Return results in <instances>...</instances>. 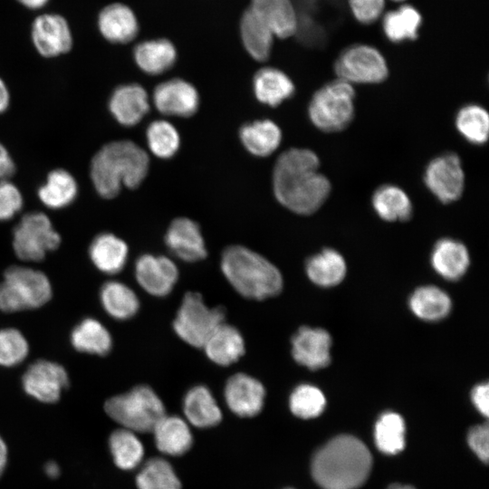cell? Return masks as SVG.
Segmentation results:
<instances>
[{
  "mask_svg": "<svg viewBox=\"0 0 489 489\" xmlns=\"http://www.w3.org/2000/svg\"><path fill=\"white\" fill-rule=\"evenodd\" d=\"M71 343L80 352L104 356L111 350L112 339L101 321L86 318L73 328Z\"/></svg>",
  "mask_w": 489,
  "mask_h": 489,
  "instance_id": "e575fe53",
  "label": "cell"
},
{
  "mask_svg": "<svg viewBox=\"0 0 489 489\" xmlns=\"http://www.w3.org/2000/svg\"><path fill=\"white\" fill-rule=\"evenodd\" d=\"M319 168L320 159L311 149L292 148L283 152L273 171V189L279 203L298 215L316 212L331 189Z\"/></svg>",
  "mask_w": 489,
  "mask_h": 489,
  "instance_id": "6da1fadb",
  "label": "cell"
},
{
  "mask_svg": "<svg viewBox=\"0 0 489 489\" xmlns=\"http://www.w3.org/2000/svg\"><path fill=\"white\" fill-rule=\"evenodd\" d=\"M158 449L167 455H180L192 446L190 428L183 418L165 415L153 429Z\"/></svg>",
  "mask_w": 489,
  "mask_h": 489,
  "instance_id": "f1b7e54d",
  "label": "cell"
},
{
  "mask_svg": "<svg viewBox=\"0 0 489 489\" xmlns=\"http://www.w3.org/2000/svg\"><path fill=\"white\" fill-rule=\"evenodd\" d=\"M370 452L358 438L341 435L320 448L312 462V474L324 489H356L368 478Z\"/></svg>",
  "mask_w": 489,
  "mask_h": 489,
  "instance_id": "7a4b0ae2",
  "label": "cell"
},
{
  "mask_svg": "<svg viewBox=\"0 0 489 489\" xmlns=\"http://www.w3.org/2000/svg\"><path fill=\"white\" fill-rule=\"evenodd\" d=\"M223 322L225 311L222 307H209L200 293L188 292L177 312L173 329L186 343L202 348L210 334Z\"/></svg>",
  "mask_w": 489,
  "mask_h": 489,
  "instance_id": "ba28073f",
  "label": "cell"
},
{
  "mask_svg": "<svg viewBox=\"0 0 489 489\" xmlns=\"http://www.w3.org/2000/svg\"><path fill=\"white\" fill-rule=\"evenodd\" d=\"M98 28L101 35L113 43H127L139 33L134 12L122 3L106 5L99 14Z\"/></svg>",
  "mask_w": 489,
  "mask_h": 489,
  "instance_id": "ffe728a7",
  "label": "cell"
},
{
  "mask_svg": "<svg viewBox=\"0 0 489 489\" xmlns=\"http://www.w3.org/2000/svg\"><path fill=\"white\" fill-rule=\"evenodd\" d=\"M294 360L309 369L317 370L331 362V337L321 328L301 327L292 338Z\"/></svg>",
  "mask_w": 489,
  "mask_h": 489,
  "instance_id": "2e32d148",
  "label": "cell"
},
{
  "mask_svg": "<svg viewBox=\"0 0 489 489\" xmlns=\"http://www.w3.org/2000/svg\"><path fill=\"white\" fill-rule=\"evenodd\" d=\"M152 99L157 110L167 116L190 117L199 107L197 89L188 82L177 78L157 85Z\"/></svg>",
  "mask_w": 489,
  "mask_h": 489,
  "instance_id": "9a60e30c",
  "label": "cell"
},
{
  "mask_svg": "<svg viewBox=\"0 0 489 489\" xmlns=\"http://www.w3.org/2000/svg\"><path fill=\"white\" fill-rule=\"evenodd\" d=\"M371 203L376 214L388 222L408 220L413 211L408 195L401 187L391 184L377 188Z\"/></svg>",
  "mask_w": 489,
  "mask_h": 489,
  "instance_id": "4dcf8cb0",
  "label": "cell"
},
{
  "mask_svg": "<svg viewBox=\"0 0 489 489\" xmlns=\"http://www.w3.org/2000/svg\"><path fill=\"white\" fill-rule=\"evenodd\" d=\"M135 277L148 293L156 297L169 294L178 279V269L168 257L146 254L135 264Z\"/></svg>",
  "mask_w": 489,
  "mask_h": 489,
  "instance_id": "5bb4252c",
  "label": "cell"
},
{
  "mask_svg": "<svg viewBox=\"0 0 489 489\" xmlns=\"http://www.w3.org/2000/svg\"><path fill=\"white\" fill-rule=\"evenodd\" d=\"M424 182L427 189L444 204L458 200L465 188V173L460 158L446 152L427 165Z\"/></svg>",
  "mask_w": 489,
  "mask_h": 489,
  "instance_id": "8fae6325",
  "label": "cell"
},
{
  "mask_svg": "<svg viewBox=\"0 0 489 489\" xmlns=\"http://www.w3.org/2000/svg\"><path fill=\"white\" fill-rule=\"evenodd\" d=\"M40 201L51 209H61L71 205L78 194L74 177L65 169L52 170L38 189Z\"/></svg>",
  "mask_w": 489,
  "mask_h": 489,
  "instance_id": "1f68e13d",
  "label": "cell"
},
{
  "mask_svg": "<svg viewBox=\"0 0 489 489\" xmlns=\"http://www.w3.org/2000/svg\"><path fill=\"white\" fill-rule=\"evenodd\" d=\"M139 68L149 75L168 71L177 61V50L168 39L144 41L136 45L133 52Z\"/></svg>",
  "mask_w": 489,
  "mask_h": 489,
  "instance_id": "484cf974",
  "label": "cell"
},
{
  "mask_svg": "<svg viewBox=\"0 0 489 489\" xmlns=\"http://www.w3.org/2000/svg\"><path fill=\"white\" fill-rule=\"evenodd\" d=\"M48 277L41 271L13 265L0 283V310L14 312L44 305L52 297Z\"/></svg>",
  "mask_w": 489,
  "mask_h": 489,
  "instance_id": "52a82bcc",
  "label": "cell"
},
{
  "mask_svg": "<svg viewBox=\"0 0 489 489\" xmlns=\"http://www.w3.org/2000/svg\"><path fill=\"white\" fill-rule=\"evenodd\" d=\"M470 263L468 250L464 244L452 238H442L433 247L431 264L446 280H458L466 272Z\"/></svg>",
  "mask_w": 489,
  "mask_h": 489,
  "instance_id": "603a6c76",
  "label": "cell"
},
{
  "mask_svg": "<svg viewBox=\"0 0 489 489\" xmlns=\"http://www.w3.org/2000/svg\"><path fill=\"white\" fill-rule=\"evenodd\" d=\"M334 71L339 79L351 85L379 83L388 74L387 62L381 53L366 44L345 49L337 58Z\"/></svg>",
  "mask_w": 489,
  "mask_h": 489,
  "instance_id": "30bf717a",
  "label": "cell"
},
{
  "mask_svg": "<svg viewBox=\"0 0 489 489\" xmlns=\"http://www.w3.org/2000/svg\"><path fill=\"white\" fill-rule=\"evenodd\" d=\"M455 127L460 135L474 145H483L488 139L489 116L478 104L463 106L456 113Z\"/></svg>",
  "mask_w": 489,
  "mask_h": 489,
  "instance_id": "74e56055",
  "label": "cell"
},
{
  "mask_svg": "<svg viewBox=\"0 0 489 489\" xmlns=\"http://www.w3.org/2000/svg\"><path fill=\"white\" fill-rule=\"evenodd\" d=\"M139 489H181L171 465L158 457L145 463L136 477Z\"/></svg>",
  "mask_w": 489,
  "mask_h": 489,
  "instance_id": "60d3db41",
  "label": "cell"
},
{
  "mask_svg": "<svg viewBox=\"0 0 489 489\" xmlns=\"http://www.w3.org/2000/svg\"><path fill=\"white\" fill-rule=\"evenodd\" d=\"M7 461V448L6 446L0 436V463L5 465Z\"/></svg>",
  "mask_w": 489,
  "mask_h": 489,
  "instance_id": "db71d44e",
  "label": "cell"
},
{
  "mask_svg": "<svg viewBox=\"0 0 489 489\" xmlns=\"http://www.w3.org/2000/svg\"><path fill=\"white\" fill-rule=\"evenodd\" d=\"M183 411L187 421L200 428L214 427L222 419L216 400L211 391L202 385L195 386L187 392Z\"/></svg>",
  "mask_w": 489,
  "mask_h": 489,
  "instance_id": "4316f807",
  "label": "cell"
},
{
  "mask_svg": "<svg viewBox=\"0 0 489 489\" xmlns=\"http://www.w3.org/2000/svg\"><path fill=\"white\" fill-rule=\"evenodd\" d=\"M202 348L207 358L219 366H229L236 362L245 351L241 332L225 322L216 328Z\"/></svg>",
  "mask_w": 489,
  "mask_h": 489,
  "instance_id": "7402d4cb",
  "label": "cell"
},
{
  "mask_svg": "<svg viewBox=\"0 0 489 489\" xmlns=\"http://www.w3.org/2000/svg\"><path fill=\"white\" fill-rule=\"evenodd\" d=\"M422 17L418 11L409 5H403L388 12L382 20L385 35L393 43L415 40L417 37Z\"/></svg>",
  "mask_w": 489,
  "mask_h": 489,
  "instance_id": "8d00e7d4",
  "label": "cell"
},
{
  "mask_svg": "<svg viewBox=\"0 0 489 489\" xmlns=\"http://www.w3.org/2000/svg\"><path fill=\"white\" fill-rule=\"evenodd\" d=\"M392 1H397V2H400V1H404V0H392Z\"/></svg>",
  "mask_w": 489,
  "mask_h": 489,
  "instance_id": "6f0895ef",
  "label": "cell"
},
{
  "mask_svg": "<svg viewBox=\"0 0 489 489\" xmlns=\"http://www.w3.org/2000/svg\"><path fill=\"white\" fill-rule=\"evenodd\" d=\"M146 139L150 151L163 159L172 158L180 145L177 129L164 120H154L148 126Z\"/></svg>",
  "mask_w": 489,
  "mask_h": 489,
  "instance_id": "b9f144b4",
  "label": "cell"
},
{
  "mask_svg": "<svg viewBox=\"0 0 489 489\" xmlns=\"http://www.w3.org/2000/svg\"><path fill=\"white\" fill-rule=\"evenodd\" d=\"M10 103L9 91L5 82L0 78V114L5 112Z\"/></svg>",
  "mask_w": 489,
  "mask_h": 489,
  "instance_id": "f907efd6",
  "label": "cell"
},
{
  "mask_svg": "<svg viewBox=\"0 0 489 489\" xmlns=\"http://www.w3.org/2000/svg\"><path fill=\"white\" fill-rule=\"evenodd\" d=\"M28 352V342L19 330L14 328L0 330L1 366H15L26 358Z\"/></svg>",
  "mask_w": 489,
  "mask_h": 489,
  "instance_id": "ee69618b",
  "label": "cell"
},
{
  "mask_svg": "<svg viewBox=\"0 0 489 489\" xmlns=\"http://www.w3.org/2000/svg\"><path fill=\"white\" fill-rule=\"evenodd\" d=\"M149 158L130 140L111 141L92 158L91 178L96 192L103 198L115 197L122 187H138L147 177Z\"/></svg>",
  "mask_w": 489,
  "mask_h": 489,
  "instance_id": "3957f363",
  "label": "cell"
},
{
  "mask_svg": "<svg viewBox=\"0 0 489 489\" xmlns=\"http://www.w3.org/2000/svg\"><path fill=\"white\" fill-rule=\"evenodd\" d=\"M44 471L45 474L52 478L57 477L60 474V468L58 465L53 461L46 463L44 466Z\"/></svg>",
  "mask_w": 489,
  "mask_h": 489,
  "instance_id": "f5cc1de1",
  "label": "cell"
},
{
  "mask_svg": "<svg viewBox=\"0 0 489 489\" xmlns=\"http://www.w3.org/2000/svg\"><path fill=\"white\" fill-rule=\"evenodd\" d=\"M169 251L185 262H197L206 256V248L199 225L187 217L174 219L165 235Z\"/></svg>",
  "mask_w": 489,
  "mask_h": 489,
  "instance_id": "ac0fdd59",
  "label": "cell"
},
{
  "mask_svg": "<svg viewBox=\"0 0 489 489\" xmlns=\"http://www.w3.org/2000/svg\"><path fill=\"white\" fill-rule=\"evenodd\" d=\"M253 90L261 103L275 107L291 98L295 89L292 81L283 71L264 67L254 76Z\"/></svg>",
  "mask_w": 489,
  "mask_h": 489,
  "instance_id": "cb8c5ba5",
  "label": "cell"
},
{
  "mask_svg": "<svg viewBox=\"0 0 489 489\" xmlns=\"http://www.w3.org/2000/svg\"><path fill=\"white\" fill-rule=\"evenodd\" d=\"M409 308L419 319L436 321L448 315L452 302L448 294L434 285L418 287L409 298Z\"/></svg>",
  "mask_w": 489,
  "mask_h": 489,
  "instance_id": "836d02e7",
  "label": "cell"
},
{
  "mask_svg": "<svg viewBox=\"0 0 489 489\" xmlns=\"http://www.w3.org/2000/svg\"><path fill=\"white\" fill-rule=\"evenodd\" d=\"M14 172V162L5 147L0 143V180L7 179Z\"/></svg>",
  "mask_w": 489,
  "mask_h": 489,
  "instance_id": "681fc988",
  "label": "cell"
},
{
  "mask_svg": "<svg viewBox=\"0 0 489 489\" xmlns=\"http://www.w3.org/2000/svg\"><path fill=\"white\" fill-rule=\"evenodd\" d=\"M326 405L322 391L311 384H301L292 392L289 407L293 415L301 418L316 417Z\"/></svg>",
  "mask_w": 489,
  "mask_h": 489,
  "instance_id": "7bdbcfd3",
  "label": "cell"
},
{
  "mask_svg": "<svg viewBox=\"0 0 489 489\" xmlns=\"http://www.w3.org/2000/svg\"><path fill=\"white\" fill-rule=\"evenodd\" d=\"M354 17L362 24H371L383 13L385 0H349Z\"/></svg>",
  "mask_w": 489,
  "mask_h": 489,
  "instance_id": "bcb514c9",
  "label": "cell"
},
{
  "mask_svg": "<svg viewBox=\"0 0 489 489\" xmlns=\"http://www.w3.org/2000/svg\"><path fill=\"white\" fill-rule=\"evenodd\" d=\"M468 444L477 456L484 463L489 455V429L487 423L472 427L468 433Z\"/></svg>",
  "mask_w": 489,
  "mask_h": 489,
  "instance_id": "7dc6e473",
  "label": "cell"
},
{
  "mask_svg": "<svg viewBox=\"0 0 489 489\" xmlns=\"http://www.w3.org/2000/svg\"><path fill=\"white\" fill-rule=\"evenodd\" d=\"M223 274L242 296L264 300L280 293L283 280L279 269L258 253L243 245H231L221 257Z\"/></svg>",
  "mask_w": 489,
  "mask_h": 489,
  "instance_id": "277c9868",
  "label": "cell"
},
{
  "mask_svg": "<svg viewBox=\"0 0 489 489\" xmlns=\"http://www.w3.org/2000/svg\"><path fill=\"white\" fill-rule=\"evenodd\" d=\"M354 101L353 85L338 78L314 92L309 102V118L321 131L343 130L353 120Z\"/></svg>",
  "mask_w": 489,
  "mask_h": 489,
  "instance_id": "8992f818",
  "label": "cell"
},
{
  "mask_svg": "<svg viewBox=\"0 0 489 489\" xmlns=\"http://www.w3.org/2000/svg\"><path fill=\"white\" fill-rule=\"evenodd\" d=\"M244 149L254 156L268 157L281 144L282 131L271 120H259L244 124L239 130Z\"/></svg>",
  "mask_w": 489,
  "mask_h": 489,
  "instance_id": "83f0119b",
  "label": "cell"
},
{
  "mask_svg": "<svg viewBox=\"0 0 489 489\" xmlns=\"http://www.w3.org/2000/svg\"><path fill=\"white\" fill-rule=\"evenodd\" d=\"M388 489H415L409 485H402V484H394L392 485H390L388 487Z\"/></svg>",
  "mask_w": 489,
  "mask_h": 489,
  "instance_id": "11a10c76",
  "label": "cell"
},
{
  "mask_svg": "<svg viewBox=\"0 0 489 489\" xmlns=\"http://www.w3.org/2000/svg\"><path fill=\"white\" fill-rule=\"evenodd\" d=\"M21 5L29 9H40L43 7L49 0H17Z\"/></svg>",
  "mask_w": 489,
  "mask_h": 489,
  "instance_id": "816d5d0a",
  "label": "cell"
},
{
  "mask_svg": "<svg viewBox=\"0 0 489 489\" xmlns=\"http://www.w3.org/2000/svg\"><path fill=\"white\" fill-rule=\"evenodd\" d=\"M284 489H293V488H284Z\"/></svg>",
  "mask_w": 489,
  "mask_h": 489,
  "instance_id": "680465c9",
  "label": "cell"
},
{
  "mask_svg": "<svg viewBox=\"0 0 489 489\" xmlns=\"http://www.w3.org/2000/svg\"><path fill=\"white\" fill-rule=\"evenodd\" d=\"M23 196L14 184L0 180V221L13 218L23 207Z\"/></svg>",
  "mask_w": 489,
  "mask_h": 489,
  "instance_id": "f6af8a7d",
  "label": "cell"
},
{
  "mask_svg": "<svg viewBox=\"0 0 489 489\" xmlns=\"http://www.w3.org/2000/svg\"><path fill=\"white\" fill-rule=\"evenodd\" d=\"M305 271L314 284L331 287L344 279L347 267L343 256L338 251L327 248L308 259Z\"/></svg>",
  "mask_w": 489,
  "mask_h": 489,
  "instance_id": "f546056e",
  "label": "cell"
},
{
  "mask_svg": "<svg viewBox=\"0 0 489 489\" xmlns=\"http://www.w3.org/2000/svg\"><path fill=\"white\" fill-rule=\"evenodd\" d=\"M61 244V236L49 217L41 212L24 215L13 233V247L23 261L38 262Z\"/></svg>",
  "mask_w": 489,
  "mask_h": 489,
  "instance_id": "9c48e42d",
  "label": "cell"
},
{
  "mask_svg": "<svg viewBox=\"0 0 489 489\" xmlns=\"http://www.w3.org/2000/svg\"><path fill=\"white\" fill-rule=\"evenodd\" d=\"M240 34L245 50L253 59L264 62L269 58L274 35L250 8L242 15Z\"/></svg>",
  "mask_w": 489,
  "mask_h": 489,
  "instance_id": "d6a6232c",
  "label": "cell"
},
{
  "mask_svg": "<svg viewBox=\"0 0 489 489\" xmlns=\"http://www.w3.org/2000/svg\"><path fill=\"white\" fill-rule=\"evenodd\" d=\"M377 447L383 453L394 455L405 446V423L395 412H386L380 416L375 426Z\"/></svg>",
  "mask_w": 489,
  "mask_h": 489,
  "instance_id": "ab89813d",
  "label": "cell"
},
{
  "mask_svg": "<svg viewBox=\"0 0 489 489\" xmlns=\"http://www.w3.org/2000/svg\"><path fill=\"white\" fill-rule=\"evenodd\" d=\"M108 106L113 118L125 127L138 124L149 110L148 93L137 83L117 87L110 97Z\"/></svg>",
  "mask_w": 489,
  "mask_h": 489,
  "instance_id": "d6986e66",
  "label": "cell"
},
{
  "mask_svg": "<svg viewBox=\"0 0 489 489\" xmlns=\"http://www.w3.org/2000/svg\"><path fill=\"white\" fill-rule=\"evenodd\" d=\"M109 446L115 465L123 470L138 466L144 455L142 443L134 432L126 428L111 433Z\"/></svg>",
  "mask_w": 489,
  "mask_h": 489,
  "instance_id": "f35d334b",
  "label": "cell"
},
{
  "mask_svg": "<svg viewBox=\"0 0 489 489\" xmlns=\"http://www.w3.org/2000/svg\"><path fill=\"white\" fill-rule=\"evenodd\" d=\"M249 8L276 37L288 38L297 31V16L291 0H251Z\"/></svg>",
  "mask_w": 489,
  "mask_h": 489,
  "instance_id": "44dd1931",
  "label": "cell"
},
{
  "mask_svg": "<svg viewBox=\"0 0 489 489\" xmlns=\"http://www.w3.org/2000/svg\"><path fill=\"white\" fill-rule=\"evenodd\" d=\"M31 35L37 52L46 58L64 54L72 47L69 23L58 14L38 15L32 24Z\"/></svg>",
  "mask_w": 489,
  "mask_h": 489,
  "instance_id": "4fadbf2b",
  "label": "cell"
},
{
  "mask_svg": "<svg viewBox=\"0 0 489 489\" xmlns=\"http://www.w3.org/2000/svg\"><path fill=\"white\" fill-rule=\"evenodd\" d=\"M224 396L232 412L239 417H251L263 409L265 389L257 379L240 372L226 380Z\"/></svg>",
  "mask_w": 489,
  "mask_h": 489,
  "instance_id": "e0dca14e",
  "label": "cell"
},
{
  "mask_svg": "<svg viewBox=\"0 0 489 489\" xmlns=\"http://www.w3.org/2000/svg\"><path fill=\"white\" fill-rule=\"evenodd\" d=\"M4 469H5V465H3L2 464H0V476H1V475H2V473H3V471H4Z\"/></svg>",
  "mask_w": 489,
  "mask_h": 489,
  "instance_id": "9f6ffc18",
  "label": "cell"
},
{
  "mask_svg": "<svg viewBox=\"0 0 489 489\" xmlns=\"http://www.w3.org/2000/svg\"><path fill=\"white\" fill-rule=\"evenodd\" d=\"M89 253L97 269L104 273L114 274L125 266L129 249L127 244L117 235L103 233L92 240Z\"/></svg>",
  "mask_w": 489,
  "mask_h": 489,
  "instance_id": "d4e9b609",
  "label": "cell"
},
{
  "mask_svg": "<svg viewBox=\"0 0 489 489\" xmlns=\"http://www.w3.org/2000/svg\"><path fill=\"white\" fill-rule=\"evenodd\" d=\"M24 390L43 403H55L69 385L66 369L60 364L39 360L31 364L22 378Z\"/></svg>",
  "mask_w": 489,
  "mask_h": 489,
  "instance_id": "7c38bea8",
  "label": "cell"
},
{
  "mask_svg": "<svg viewBox=\"0 0 489 489\" xmlns=\"http://www.w3.org/2000/svg\"><path fill=\"white\" fill-rule=\"evenodd\" d=\"M100 299L104 311L116 320H128L139 309V298L135 292L118 281L105 283L101 289Z\"/></svg>",
  "mask_w": 489,
  "mask_h": 489,
  "instance_id": "d590c367",
  "label": "cell"
},
{
  "mask_svg": "<svg viewBox=\"0 0 489 489\" xmlns=\"http://www.w3.org/2000/svg\"><path fill=\"white\" fill-rule=\"evenodd\" d=\"M106 413L132 432H152L166 415L165 407L149 386L139 385L105 402Z\"/></svg>",
  "mask_w": 489,
  "mask_h": 489,
  "instance_id": "5b68a950",
  "label": "cell"
},
{
  "mask_svg": "<svg viewBox=\"0 0 489 489\" xmlns=\"http://www.w3.org/2000/svg\"><path fill=\"white\" fill-rule=\"evenodd\" d=\"M471 398L477 410L485 417H487L489 413L488 383H481L474 387L471 392Z\"/></svg>",
  "mask_w": 489,
  "mask_h": 489,
  "instance_id": "c3c4849f",
  "label": "cell"
}]
</instances>
